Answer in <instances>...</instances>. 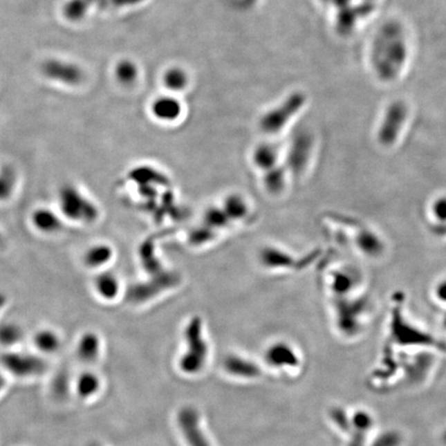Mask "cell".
I'll use <instances>...</instances> for the list:
<instances>
[{
  "instance_id": "cell-1",
  "label": "cell",
  "mask_w": 446,
  "mask_h": 446,
  "mask_svg": "<svg viewBox=\"0 0 446 446\" xmlns=\"http://www.w3.org/2000/svg\"><path fill=\"white\" fill-rule=\"evenodd\" d=\"M307 104L303 92H292L261 115L259 127L267 139L277 140L290 129Z\"/></svg>"
},
{
  "instance_id": "cell-2",
  "label": "cell",
  "mask_w": 446,
  "mask_h": 446,
  "mask_svg": "<svg viewBox=\"0 0 446 446\" xmlns=\"http://www.w3.org/2000/svg\"><path fill=\"white\" fill-rule=\"evenodd\" d=\"M57 202L62 216L73 223L92 224L100 217L97 206L71 184L60 188Z\"/></svg>"
},
{
  "instance_id": "cell-3",
  "label": "cell",
  "mask_w": 446,
  "mask_h": 446,
  "mask_svg": "<svg viewBox=\"0 0 446 446\" xmlns=\"http://www.w3.org/2000/svg\"><path fill=\"white\" fill-rule=\"evenodd\" d=\"M0 363L6 371L21 379L37 378L48 370L47 361L32 353L8 351L0 357Z\"/></svg>"
},
{
  "instance_id": "cell-4",
  "label": "cell",
  "mask_w": 446,
  "mask_h": 446,
  "mask_svg": "<svg viewBox=\"0 0 446 446\" xmlns=\"http://www.w3.org/2000/svg\"><path fill=\"white\" fill-rule=\"evenodd\" d=\"M250 161L252 167L261 175L284 165V149L278 144V140L266 139L253 148Z\"/></svg>"
},
{
  "instance_id": "cell-5",
  "label": "cell",
  "mask_w": 446,
  "mask_h": 446,
  "mask_svg": "<svg viewBox=\"0 0 446 446\" xmlns=\"http://www.w3.org/2000/svg\"><path fill=\"white\" fill-rule=\"evenodd\" d=\"M151 114L157 121L165 124L177 122L183 115V104L181 100L169 93L158 96L151 104Z\"/></svg>"
},
{
  "instance_id": "cell-6",
  "label": "cell",
  "mask_w": 446,
  "mask_h": 446,
  "mask_svg": "<svg viewBox=\"0 0 446 446\" xmlns=\"http://www.w3.org/2000/svg\"><path fill=\"white\" fill-rule=\"evenodd\" d=\"M219 206L234 226L246 223L252 213V208H251L252 206L249 203L248 198L236 192H232L224 196Z\"/></svg>"
},
{
  "instance_id": "cell-7",
  "label": "cell",
  "mask_w": 446,
  "mask_h": 446,
  "mask_svg": "<svg viewBox=\"0 0 446 446\" xmlns=\"http://www.w3.org/2000/svg\"><path fill=\"white\" fill-rule=\"evenodd\" d=\"M31 224L37 232L44 234H58L64 228L62 214L47 207H41L33 211Z\"/></svg>"
},
{
  "instance_id": "cell-8",
  "label": "cell",
  "mask_w": 446,
  "mask_h": 446,
  "mask_svg": "<svg viewBox=\"0 0 446 446\" xmlns=\"http://www.w3.org/2000/svg\"><path fill=\"white\" fill-rule=\"evenodd\" d=\"M261 179L266 192L270 196H278L286 192L292 178L284 163L267 173L261 174Z\"/></svg>"
},
{
  "instance_id": "cell-9",
  "label": "cell",
  "mask_w": 446,
  "mask_h": 446,
  "mask_svg": "<svg viewBox=\"0 0 446 446\" xmlns=\"http://www.w3.org/2000/svg\"><path fill=\"white\" fill-rule=\"evenodd\" d=\"M93 286L96 295L106 301H114L121 292L120 279L111 271L100 272L94 278Z\"/></svg>"
},
{
  "instance_id": "cell-10",
  "label": "cell",
  "mask_w": 446,
  "mask_h": 446,
  "mask_svg": "<svg viewBox=\"0 0 446 446\" xmlns=\"http://www.w3.org/2000/svg\"><path fill=\"white\" fill-rule=\"evenodd\" d=\"M114 257L113 247L106 243L92 245L84 252L83 263L88 269L102 270Z\"/></svg>"
},
{
  "instance_id": "cell-11",
  "label": "cell",
  "mask_w": 446,
  "mask_h": 446,
  "mask_svg": "<svg viewBox=\"0 0 446 446\" xmlns=\"http://www.w3.org/2000/svg\"><path fill=\"white\" fill-rule=\"evenodd\" d=\"M102 342L94 332H86L80 337L77 344V355L84 364H93L100 355Z\"/></svg>"
},
{
  "instance_id": "cell-12",
  "label": "cell",
  "mask_w": 446,
  "mask_h": 446,
  "mask_svg": "<svg viewBox=\"0 0 446 446\" xmlns=\"http://www.w3.org/2000/svg\"><path fill=\"white\" fill-rule=\"evenodd\" d=\"M162 84L169 93H181L189 88V73L182 66H171L162 75Z\"/></svg>"
},
{
  "instance_id": "cell-13",
  "label": "cell",
  "mask_w": 446,
  "mask_h": 446,
  "mask_svg": "<svg viewBox=\"0 0 446 446\" xmlns=\"http://www.w3.org/2000/svg\"><path fill=\"white\" fill-rule=\"evenodd\" d=\"M33 345L43 355H53L62 347V338L57 332L51 328H43L35 333Z\"/></svg>"
},
{
  "instance_id": "cell-14",
  "label": "cell",
  "mask_w": 446,
  "mask_h": 446,
  "mask_svg": "<svg viewBox=\"0 0 446 446\" xmlns=\"http://www.w3.org/2000/svg\"><path fill=\"white\" fill-rule=\"evenodd\" d=\"M102 381L100 376L92 371L81 373L75 382V391L79 398L89 400L100 393Z\"/></svg>"
},
{
  "instance_id": "cell-15",
  "label": "cell",
  "mask_w": 446,
  "mask_h": 446,
  "mask_svg": "<svg viewBox=\"0 0 446 446\" xmlns=\"http://www.w3.org/2000/svg\"><path fill=\"white\" fill-rule=\"evenodd\" d=\"M24 337V332L17 322H6L0 324V345L3 347H14L18 345Z\"/></svg>"
},
{
  "instance_id": "cell-16",
  "label": "cell",
  "mask_w": 446,
  "mask_h": 446,
  "mask_svg": "<svg viewBox=\"0 0 446 446\" xmlns=\"http://www.w3.org/2000/svg\"><path fill=\"white\" fill-rule=\"evenodd\" d=\"M17 185V176L12 169L6 167L0 171V202L10 200Z\"/></svg>"
},
{
  "instance_id": "cell-17",
  "label": "cell",
  "mask_w": 446,
  "mask_h": 446,
  "mask_svg": "<svg viewBox=\"0 0 446 446\" xmlns=\"http://www.w3.org/2000/svg\"><path fill=\"white\" fill-rule=\"evenodd\" d=\"M115 74H116L117 79L120 83L131 84L137 80L138 68H136L133 62L125 60V62H121L120 64H118V66H116Z\"/></svg>"
},
{
  "instance_id": "cell-18",
  "label": "cell",
  "mask_w": 446,
  "mask_h": 446,
  "mask_svg": "<svg viewBox=\"0 0 446 446\" xmlns=\"http://www.w3.org/2000/svg\"><path fill=\"white\" fill-rule=\"evenodd\" d=\"M6 376H4L3 373L0 371V393L3 391V389H6Z\"/></svg>"
},
{
  "instance_id": "cell-19",
  "label": "cell",
  "mask_w": 446,
  "mask_h": 446,
  "mask_svg": "<svg viewBox=\"0 0 446 446\" xmlns=\"http://www.w3.org/2000/svg\"><path fill=\"white\" fill-rule=\"evenodd\" d=\"M1 306H2V303H0V307H1Z\"/></svg>"
},
{
  "instance_id": "cell-20",
  "label": "cell",
  "mask_w": 446,
  "mask_h": 446,
  "mask_svg": "<svg viewBox=\"0 0 446 446\" xmlns=\"http://www.w3.org/2000/svg\"><path fill=\"white\" fill-rule=\"evenodd\" d=\"M94 446V445H93Z\"/></svg>"
}]
</instances>
